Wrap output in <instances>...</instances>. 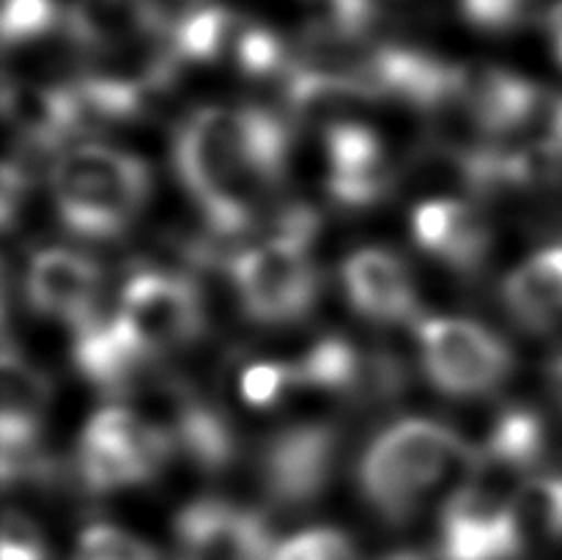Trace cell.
<instances>
[{
	"mask_svg": "<svg viewBox=\"0 0 562 560\" xmlns=\"http://www.w3.org/2000/svg\"><path fill=\"white\" fill-rule=\"evenodd\" d=\"M272 560H360L349 538L329 527L296 533L274 549Z\"/></svg>",
	"mask_w": 562,
	"mask_h": 560,
	"instance_id": "obj_24",
	"label": "cell"
},
{
	"mask_svg": "<svg viewBox=\"0 0 562 560\" xmlns=\"http://www.w3.org/2000/svg\"><path fill=\"white\" fill-rule=\"evenodd\" d=\"M327 152V190L344 206H371L393 187L395 173L387 165L382 141L373 130L351 121L324 130Z\"/></svg>",
	"mask_w": 562,
	"mask_h": 560,
	"instance_id": "obj_10",
	"label": "cell"
},
{
	"mask_svg": "<svg viewBox=\"0 0 562 560\" xmlns=\"http://www.w3.org/2000/svg\"><path fill=\"white\" fill-rule=\"evenodd\" d=\"M340 280L355 311L371 322L395 324L417 311L415 283L404 261L379 247H366L346 258Z\"/></svg>",
	"mask_w": 562,
	"mask_h": 560,
	"instance_id": "obj_13",
	"label": "cell"
},
{
	"mask_svg": "<svg viewBox=\"0 0 562 560\" xmlns=\"http://www.w3.org/2000/svg\"><path fill=\"white\" fill-rule=\"evenodd\" d=\"M525 549L510 500L467 483L442 508V560H516Z\"/></svg>",
	"mask_w": 562,
	"mask_h": 560,
	"instance_id": "obj_8",
	"label": "cell"
},
{
	"mask_svg": "<svg viewBox=\"0 0 562 560\" xmlns=\"http://www.w3.org/2000/svg\"><path fill=\"white\" fill-rule=\"evenodd\" d=\"M505 302L527 327H549L562 316V245L527 258L505 280Z\"/></svg>",
	"mask_w": 562,
	"mask_h": 560,
	"instance_id": "obj_17",
	"label": "cell"
},
{
	"mask_svg": "<svg viewBox=\"0 0 562 560\" xmlns=\"http://www.w3.org/2000/svg\"><path fill=\"white\" fill-rule=\"evenodd\" d=\"M60 20L55 0H3V42L27 44L53 31Z\"/></svg>",
	"mask_w": 562,
	"mask_h": 560,
	"instance_id": "obj_23",
	"label": "cell"
},
{
	"mask_svg": "<svg viewBox=\"0 0 562 560\" xmlns=\"http://www.w3.org/2000/svg\"><path fill=\"white\" fill-rule=\"evenodd\" d=\"M532 0H459L461 16L483 31H508L530 14Z\"/></svg>",
	"mask_w": 562,
	"mask_h": 560,
	"instance_id": "obj_26",
	"label": "cell"
},
{
	"mask_svg": "<svg viewBox=\"0 0 562 560\" xmlns=\"http://www.w3.org/2000/svg\"><path fill=\"white\" fill-rule=\"evenodd\" d=\"M417 338L428 379L448 395L464 399L488 393L499 388L514 368L508 346L470 318H426Z\"/></svg>",
	"mask_w": 562,
	"mask_h": 560,
	"instance_id": "obj_6",
	"label": "cell"
},
{
	"mask_svg": "<svg viewBox=\"0 0 562 560\" xmlns=\"http://www.w3.org/2000/svg\"><path fill=\"white\" fill-rule=\"evenodd\" d=\"M289 390H294V377H291L289 362H252V366L245 368V373H241L239 379V393L250 406L274 404V401L283 399Z\"/></svg>",
	"mask_w": 562,
	"mask_h": 560,
	"instance_id": "obj_25",
	"label": "cell"
},
{
	"mask_svg": "<svg viewBox=\"0 0 562 560\" xmlns=\"http://www.w3.org/2000/svg\"><path fill=\"white\" fill-rule=\"evenodd\" d=\"M338 459V432L327 423H296L267 439L261 486L272 505L296 508L324 492Z\"/></svg>",
	"mask_w": 562,
	"mask_h": 560,
	"instance_id": "obj_7",
	"label": "cell"
},
{
	"mask_svg": "<svg viewBox=\"0 0 562 560\" xmlns=\"http://www.w3.org/2000/svg\"><path fill=\"white\" fill-rule=\"evenodd\" d=\"M549 36L554 42V53H558L560 64H562V0L554 3V9L549 11Z\"/></svg>",
	"mask_w": 562,
	"mask_h": 560,
	"instance_id": "obj_28",
	"label": "cell"
},
{
	"mask_svg": "<svg viewBox=\"0 0 562 560\" xmlns=\"http://www.w3.org/2000/svg\"><path fill=\"white\" fill-rule=\"evenodd\" d=\"M552 382H554V390H558V399L562 401V355L554 360V366H552Z\"/></svg>",
	"mask_w": 562,
	"mask_h": 560,
	"instance_id": "obj_29",
	"label": "cell"
},
{
	"mask_svg": "<svg viewBox=\"0 0 562 560\" xmlns=\"http://www.w3.org/2000/svg\"><path fill=\"white\" fill-rule=\"evenodd\" d=\"M0 560H47V547L38 527L20 511H9L3 519Z\"/></svg>",
	"mask_w": 562,
	"mask_h": 560,
	"instance_id": "obj_27",
	"label": "cell"
},
{
	"mask_svg": "<svg viewBox=\"0 0 562 560\" xmlns=\"http://www.w3.org/2000/svg\"><path fill=\"white\" fill-rule=\"evenodd\" d=\"M239 20L223 5H195L165 25L162 49L176 69L192 64H214L239 38Z\"/></svg>",
	"mask_w": 562,
	"mask_h": 560,
	"instance_id": "obj_16",
	"label": "cell"
},
{
	"mask_svg": "<svg viewBox=\"0 0 562 560\" xmlns=\"http://www.w3.org/2000/svg\"><path fill=\"white\" fill-rule=\"evenodd\" d=\"M176 170L198 198L212 239H236L283 179L289 130L263 108H203L176 135Z\"/></svg>",
	"mask_w": 562,
	"mask_h": 560,
	"instance_id": "obj_1",
	"label": "cell"
},
{
	"mask_svg": "<svg viewBox=\"0 0 562 560\" xmlns=\"http://www.w3.org/2000/svg\"><path fill=\"white\" fill-rule=\"evenodd\" d=\"M510 508L525 544L530 536L562 538V475L527 478Z\"/></svg>",
	"mask_w": 562,
	"mask_h": 560,
	"instance_id": "obj_19",
	"label": "cell"
},
{
	"mask_svg": "<svg viewBox=\"0 0 562 560\" xmlns=\"http://www.w3.org/2000/svg\"><path fill=\"white\" fill-rule=\"evenodd\" d=\"M151 190L148 165L119 148L77 146L53 165L55 212L80 239H115L137 217Z\"/></svg>",
	"mask_w": 562,
	"mask_h": 560,
	"instance_id": "obj_2",
	"label": "cell"
},
{
	"mask_svg": "<svg viewBox=\"0 0 562 560\" xmlns=\"http://www.w3.org/2000/svg\"><path fill=\"white\" fill-rule=\"evenodd\" d=\"M234 58L241 75L247 77H283L294 64L283 38L261 25H241L239 38L234 44Z\"/></svg>",
	"mask_w": 562,
	"mask_h": 560,
	"instance_id": "obj_21",
	"label": "cell"
},
{
	"mask_svg": "<svg viewBox=\"0 0 562 560\" xmlns=\"http://www.w3.org/2000/svg\"><path fill=\"white\" fill-rule=\"evenodd\" d=\"M165 20L157 0H75L66 11V33L86 49L130 47L162 36Z\"/></svg>",
	"mask_w": 562,
	"mask_h": 560,
	"instance_id": "obj_14",
	"label": "cell"
},
{
	"mask_svg": "<svg viewBox=\"0 0 562 560\" xmlns=\"http://www.w3.org/2000/svg\"><path fill=\"white\" fill-rule=\"evenodd\" d=\"M75 560H157L154 549L113 525H91L80 533Z\"/></svg>",
	"mask_w": 562,
	"mask_h": 560,
	"instance_id": "obj_22",
	"label": "cell"
},
{
	"mask_svg": "<svg viewBox=\"0 0 562 560\" xmlns=\"http://www.w3.org/2000/svg\"><path fill=\"white\" fill-rule=\"evenodd\" d=\"M115 313L148 360L192 344L206 324L201 291L173 269H140L132 275Z\"/></svg>",
	"mask_w": 562,
	"mask_h": 560,
	"instance_id": "obj_5",
	"label": "cell"
},
{
	"mask_svg": "<svg viewBox=\"0 0 562 560\" xmlns=\"http://www.w3.org/2000/svg\"><path fill=\"white\" fill-rule=\"evenodd\" d=\"M0 388H3V404H0L3 450L36 448L42 415L49 401L47 379L25 357L16 355L14 346L5 344L3 366H0Z\"/></svg>",
	"mask_w": 562,
	"mask_h": 560,
	"instance_id": "obj_15",
	"label": "cell"
},
{
	"mask_svg": "<svg viewBox=\"0 0 562 560\" xmlns=\"http://www.w3.org/2000/svg\"><path fill=\"white\" fill-rule=\"evenodd\" d=\"M231 283L247 316L258 324L300 322L318 294L311 247L291 239H261L231 261Z\"/></svg>",
	"mask_w": 562,
	"mask_h": 560,
	"instance_id": "obj_4",
	"label": "cell"
},
{
	"mask_svg": "<svg viewBox=\"0 0 562 560\" xmlns=\"http://www.w3.org/2000/svg\"><path fill=\"white\" fill-rule=\"evenodd\" d=\"M415 242L434 258L459 272L481 267L492 247V231L483 214L461 198H431L412 214Z\"/></svg>",
	"mask_w": 562,
	"mask_h": 560,
	"instance_id": "obj_12",
	"label": "cell"
},
{
	"mask_svg": "<svg viewBox=\"0 0 562 560\" xmlns=\"http://www.w3.org/2000/svg\"><path fill=\"white\" fill-rule=\"evenodd\" d=\"M77 470L93 492H115V489L135 486L157 475V470L137 456L113 445L93 443L88 437H80V445H77Z\"/></svg>",
	"mask_w": 562,
	"mask_h": 560,
	"instance_id": "obj_18",
	"label": "cell"
},
{
	"mask_svg": "<svg viewBox=\"0 0 562 560\" xmlns=\"http://www.w3.org/2000/svg\"><path fill=\"white\" fill-rule=\"evenodd\" d=\"M99 289L102 269L75 250L49 247L36 253L27 267L25 294L33 311L71 324V329L99 311Z\"/></svg>",
	"mask_w": 562,
	"mask_h": 560,
	"instance_id": "obj_11",
	"label": "cell"
},
{
	"mask_svg": "<svg viewBox=\"0 0 562 560\" xmlns=\"http://www.w3.org/2000/svg\"><path fill=\"white\" fill-rule=\"evenodd\" d=\"M313 38L322 44L357 42L376 16V0H300Z\"/></svg>",
	"mask_w": 562,
	"mask_h": 560,
	"instance_id": "obj_20",
	"label": "cell"
},
{
	"mask_svg": "<svg viewBox=\"0 0 562 560\" xmlns=\"http://www.w3.org/2000/svg\"><path fill=\"white\" fill-rule=\"evenodd\" d=\"M467 456L470 445L453 428L409 417L384 428L368 445L360 461V489L384 519L404 522Z\"/></svg>",
	"mask_w": 562,
	"mask_h": 560,
	"instance_id": "obj_3",
	"label": "cell"
},
{
	"mask_svg": "<svg viewBox=\"0 0 562 560\" xmlns=\"http://www.w3.org/2000/svg\"><path fill=\"white\" fill-rule=\"evenodd\" d=\"M176 560H272V533L258 511L225 500H195L176 522Z\"/></svg>",
	"mask_w": 562,
	"mask_h": 560,
	"instance_id": "obj_9",
	"label": "cell"
}]
</instances>
